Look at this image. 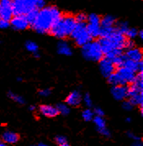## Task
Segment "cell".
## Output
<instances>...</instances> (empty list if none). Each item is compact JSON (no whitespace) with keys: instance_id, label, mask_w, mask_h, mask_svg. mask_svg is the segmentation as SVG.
<instances>
[{"instance_id":"obj_37","label":"cell","mask_w":143,"mask_h":146,"mask_svg":"<svg viewBox=\"0 0 143 146\" xmlns=\"http://www.w3.org/2000/svg\"><path fill=\"white\" fill-rule=\"evenodd\" d=\"M51 93H52L51 90L47 89H47H42L39 91V94L41 97H47L51 94Z\"/></svg>"},{"instance_id":"obj_26","label":"cell","mask_w":143,"mask_h":146,"mask_svg":"<svg viewBox=\"0 0 143 146\" xmlns=\"http://www.w3.org/2000/svg\"><path fill=\"white\" fill-rule=\"evenodd\" d=\"M56 108H57V110L58 112V114L60 113V114H61L63 116L68 115L71 112L70 107L68 106L66 104H64V103H60L56 106Z\"/></svg>"},{"instance_id":"obj_17","label":"cell","mask_w":143,"mask_h":146,"mask_svg":"<svg viewBox=\"0 0 143 146\" xmlns=\"http://www.w3.org/2000/svg\"><path fill=\"white\" fill-rule=\"evenodd\" d=\"M92 37L88 35V33L87 32V31H84L83 33H81L80 35H78V36L74 39V42L78 46L83 47L84 46L85 44H88L89 42L92 41Z\"/></svg>"},{"instance_id":"obj_48","label":"cell","mask_w":143,"mask_h":146,"mask_svg":"<svg viewBox=\"0 0 143 146\" xmlns=\"http://www.w3.org/2000/svg\"><path fill=\"white\" fill-rule=\"evenodd\" d=\"M0 126H1V123H0Z\"/></svg>"},{"instance_id":"obj_24","label":"cell","mask_w":143,"mask_h":146,"mask_svg":"<svg viewBox=\"0 0 143 146\" xmlns=\"http://www.w3.org/2000/svg\"><path fill=\"white\" fill-rule=\"evenodd\" d=\"M129 25L127 22L125 21H119L117 23H115V31L119 32V33L122 34V35H125L126 31H128L129 29Z\"/></svg>"},{"instance_id":"obj_35","label":"cell","mask_w":143,"mask_h":146,"mask_svg":"<svg viewBox=\"0 0 143 146\" xmlns=\"http://www.w3.org/2000/svg\"><path fill=\"white\" fill-rule=\"evenodd\" d=\"M37 13H38V10H34L32 12L29 13L26 16V17L27 18L29 23H30V25H31L33 22L34 21L36 17H37Z\"/></svg>"},{"instance_id":"obj_50","label":"cell","mask_w":143,"mask_h":146,"mask_svg":"<svg viewBox=\"0 0 143 146\" xmlns=\"http://www.w3.org/2000/svg\"><path fill=\"white\" fill-rule=\"evenodd\" d=\"M0 19H1V18H0Z\"/></svg>"},{"instance_id":"obj_28","label":"cell","mask_w":143,"mask_h":146,"mask_svg":"<svg viewBox=\"0 0 143 146\" xmlns=\"http://www.w3.org/2000/svg\"><path fill=\"white\" fill-rule=\"evenodd\" d=\"M115 29L114 27H101L100 31V38H105L111 35L115 32Z\"/></svg>"},{"instance_id":"obj_42","label":"cell","mask_w":143,"mask_h":146,"mask_svg":"<svg viewBox=\"0 0 143 146\" xmlns=\"http://www.w3.org/2000/svg\"><path fill=\"white\" fill-rule=\"evenodd\" d=\"M131 146H142V141H135Z\"/></svg>"},{"instance_id":"obj_44","label":"cell","mask_w":143,"mask_h":146,"mask_svg":"<svg viewBox=\"0 0 143 146\" xmlns=\"http://www.w3.org/2000/svg\"><path fill=\"white\" fill-rule=\"evenodd\" d=\"M0 146H9L8 145H7L6 143H4L2 139H0Z\"/></svg>"},{"instance_id":"obj_43","label":"cell","mask_w":143,"mask_h":146,"mask_svg":"<svg viewBox=\"0 0 143 146\" xmlns=\"http://www.w3.org/2000/svg\"><path fill=\"white\" fill-rule=\"evenodd\" d=\"M137 35H139V37L142 40L143 39V31L142 30H141V31H138V33H137Z\"/></svg>"},{"instance_id":"obj_45","label":"cell","mask_w":143,"mask_h":146,"mask_svg":"<svg viewBox=\"0 0 143 146\" xmlns=\"http://www.w3.org/2000/svg\"><path fill=\"white\" fill-rule=\"evenodd\" d=\"M29 110L30 111H34L35 110V106L34 105H30L29 107Z\"/></svg>"},{"instance_id":"obj_31","label":"cell","mask_w":143,"mask_h":146,"mask_svg":"<svg viewBox=\"0 0 143 146\" xmlns=\"http://www.w3.org/2000/svg\"><path fill=\"white\" fill-rule=\"evenodd\" d=\"M137 33H138V31H137L136 28H129L124 35H125V37L127 39L132 40V39H134V38L137 37Z\"/></svg>"},{"instance_id":"obj_16","label":"cell","mask_w":143,"mask_h":146,"mask_svg":"<svg viewBox=\"0 0 143 146\" xmlns=\"http://www.w3.org/2000/svg\"><path fill=\"white\" fill-rule=\"evenodd\" d=\"M57 50L59 54L64 55V56H71L73 53L71 47L70 46L69 44L65 40L59 41L57 46Z\"/></svg>"},{"instance_id":"obj_38","label":"cell","mask_w":143,"mask_h":146,"mask_svg":"<svg viewBox=\"0 0 143 146\" xmlns=\"http://www.w3.org/2000/svg\"><path fill=\"white\" fill-rule=\"evenodd\" d=\"M93 113H94V116L95 117H104L105 113L104 111L102 110V108H96L94 110H93Z\"/></svg>"},{"instance_id":"obj_1","label":"cell","mask_w":143,"mask_h":146,"mask_svg":"<svg viewBox=\"0 0 143 146\" xmlns=\"http://www.w3.org/2000/svg\"><path fill=\"white\" fill-rule=\"evenodd\" d=\"M62 14L56 6H45L38 11L34 21L30 25L39 34L49 33L52 27L61 17Z\"/></svg>"},{"instance_id":"obj_12","label":"cell","mask_w":143,"mask_h":146,"mask_svg":"<svg viewBox=\"0 0 143 146\" xmlns=\"http://www.w3.org/2000/svg\"><path fill=\"white\" fill-rule=\"evenodd\" d=\"M116 72L121 76V78L124 80L126 84H128V83L132 84L136 78V72L129 68H126V67H123V66L119 67Z\"/></svg>"},{"instance_id":"obj_23","label":"cell","mask_w":143,"mask_h":146,"mask_svg":"<svg viewBox=\"0 0 143 146\" xmlns=\"http://www.w3.org/2000/svg\"><path fill=\"white\" fill-rule=\"evenodd\" d=\"M88 24L101 26V17L96 13H91L88 16Z\"/></svg>"},{"instance_id":"obj_19","label":"cell","mask_w":143,"mask_h":146,"mask_svg":"<svg viewBox=\"0 0 143 146\" xmlns=\"http://www.w3.org/2000/svg\"><path fill=\"white\" fill-rule=\"evenodd\" d=\"M86 31L88 33V35L93 38H98L100 37V31H101V26H96V25H91V24H87L86 25Z\"/></svg>"},{"instance_id":"obj_13","label":"cell","mask_w":143,"mask_h":146,"mask_svg":"<svg viewBox=\"0 0 143 146\" xmlns=\"http://www.w3.org/2000/svg\"><path fill=\"white\" fill-rule=\"evenodd\" d=\"M39 113L46 117H55L58 115L56 106L50 104H42L39 107Z\"/></svg>"},{"instance_id":"obj_34","label":"cell","mask_w":143,"mask_h":146,"mask_svg":"<svg viewBox=\"0 0 143 146\" xmlns=\"http://www.w3.org/2000/svg\"><path fill=\"white\" fill-rule=\"evenodd\" d=\"M75 21L77 23H86L87 19H88V16L84 13H80L77 14L75 17Z\"/></svg>"},{"instance_id":"obj_20","label":"cell","mask_w":143,"mask_h":146,"mask_svg":"<svg viewBox=\"0 0 143 146\" xmlns=\"http://www.w3.org/2000/svg\"><path fill=\"white\" fill-rule=\"evenodd\" d=\"M115 22V17L111 15H105L101 18V27H114Z\"/></svg>"},{"instance_id":"obj_49","label":"cell","mask_w":143,"mask_h":146,"mask_svg":"<svg viewBox=\"0 0 143 146\" xmlns=\"http://www.w3.org/2000/svg\"><path fill=\"white\" fill-rule=\"evenodd\" d=\"M0 43H1V41H0Z\"/></svg>"},{"instance_id":"obj_7","label":"cell","mask_w":143,"mask_h":146,"mask_svg":"<svg viewBox=\"0 0 143 146\" xmlns=\"http://www.w3.org/2000/svg\"><path fill=\"white\" fill-rule=\"evenodd\" d=\"M9 23L16 31H24L30 26L26 16H13Z\"/></svg>"},{"instance_id":"obj_18","label":"cell","mask_w":143,"mask_h":146,"mask_svg":"<svg viewBox=\"0 0 143 146\" xmlns=\"http://www.w3.org/2000/svg\"><path fill=\"white\" fill-rule=\"evenodd\" d=\"M108 82L112 86H126V83L121 78V76L116 72L112 73L108 77Z\"/></svg>"},{"instance_id":"obj_11","label":"cell","mask_w":143,"mask_h":146,"mask_svg":"<svg viewBox=\"0 0 143 146\" xmlns=\"http://www.w3.org/2000/svg\"><path fill=\"white\" fill-rule=\"evenodd\" d=\"M82 99L83 96L80 91L74 90L69 94L65 98V104L69 107H77L80 105V104L82 103Z\"/></svg>"},{"instance_id":"obj_2","label":"cell","mask_w":143,"mask_h":146,"mask_svg":"<svg viewBox=\"0 0 143 146\" xmlns=\"http://www.w3.org/2000/svg\"><path fill=\"white\" fill-rule=\"evenodd\" d=\"M76 23L77 22L74 16L62 15L52 27L49 33L58 39H65L68 36H71Z\"/></svg>"},{"instance_id":"obj_22","label":"cell","mask_w":143,"mask_h":146,"mask_svg":"<svg viewBox=\"0 0 143 146\" xmlns=\"http://www.w3.org/2000/svg\"><path fill=\"white\" fill-rule=\"evenodd\" d=\"M86 23H76L75 27L74 28L73 31H72L71 37L72 39H75L78 35H80L81 33H83L84 31H86Z\"/></svg>"},{"instance_id":"obj_36","label":"cell","mask_w":143,"mask_h":146,"mask_svg":"<svg viewBox=\"0 0 143 146\" xmlns=\"http://www.w3.org/2000/svg\"><path fill=\"white\" fill-rule=\"evenodd\" d=\"M122 107L125 111H132L133 108V105L129 102V100H124Z\"/></svg>"},{"instance_id":"obj_29","label":"cell","mask_w":143,"mask_h":146,"mask_svg":"<svg viewBox=\"0 0 143 146\" xmlns=\"http://www.w3.org/2000/svg\"><path fill=\"white\" fill-rule=\"evenodd\" d=\"M94 117L95 116H94L93 111L91 110L90 108H86L82 113V117L85 121H92Z\"/></svg>"},{"instance_id":"obj_15","label":"cell","mask_w":143,"mask_h":146,"mask_svg":"<svg viewBox=\"0 0 143 146\" xmlns=\"http://www.w3.org/2000/svg\"><path fill=\"white\" fill-rule=\"evenodd\" d=\"M20 137L18 134L13 132V131H4L2 134V136H1V139L8 145H14V144L17 143Z\"/></svg>"},{"instance_id":"obj_30","label":"cell","mask_w":143,"mask_h":146,"mask_svg":"<svg viewBox=\"0 0 143 146\" xmlns=\"http://www.w3.org/2000/svg\"><path fill=\"white\" fill-rule=\"evenodd\" d=\"M122 54H124L123 53V50H121V49H113V50L110 51L109 53L105 54V58H108V59L110 60H113L114 58L119 57V56H121Z\"/></svg>"},{"instance_id":"obj_25","label":"cell","mask_w":143,"mask_h":146,"mask_svg":"<svg viewBox=\"0 0 143 146\" xmlns=\"http://www.w3.org/2000/svg\"><path fill=\"white\" fill-rule=\"evenodd\" d=\"M7 96L11 99L13 101L16 102L17 104H24L26 103V100L24 99L23 96L20 95L18 94H16L13 92V91H9L7 93Z\"/></svg>"},{"instance_id":"obj_40","label":"cell","mask_w":143,"mask_h":146,"mask_svg":"<svg viewBox=\"0 0 143 146\" xmlns=\"http://www.w3.org/2000/svg\"><path fill=\"white\" fill-rule=\"evenodd\" d=\"M124 48H127V49H131V48H134V42L132 40L127 39L126 43H125V47H124Z\"/></svg>"},{"instance_id":"obj_6","label":"cell","mask_w":143,"mask_h":146,"mask_svg":"<svg viewBox=\"0 0 143 146\" xmlns=\"http://www.w3.org/2000/svg\"><path fill=\"white\" fill-rule=\"evenodd\" d=\"M13 17L12 1L9 0L0 1V18L4 21H10Z\"/></svg>"},{"instance_id":"obj_5","label":"cell","mask_w":143,"mask_h":146,"mask_svg":"<svg viewBox=\"0 0 143 146\" xmlns=\"http://www.w3.org/2000/svg\"><path fill=\"white\" fill-rule=\"evenodd\" d=\"M81 52L85 59L92 62H99L104 56L98 41H91L85 44L82 47Z\"/></svg>"},{"instance_id":"obj_27","label":"cell","mask_w":143,"mask_h":146,"mask_svg":"<svg viewBox=\"0 0 143 146\" xmlns=\"http://www.w3.org/2000/svg\"><path fill=\"white\" fill-rule=\"evenodd\" d=\"M26 48L27 49V51L32 53L33 54L39 53V46L34 41H30V40L27 41L26 43Z\"/></svg>"},{"instance_id":"obj_4","label":"cell","mask_w":143,"mask_h":146,"mask_svg":"<svg viewBox=\"0 0 143 146\" xmlns=\"http://www.w3.org/2000/svg\"><path fill=\"white\" fill-rule=\"evenodd\" d=\"M126 40L127 38L125 37V35L115 31V32L110 36L105 38H100L98 43L105 55L113 49L122 50L125 47Z\"/></svg>"},{"instance_id":"obj_14","label":"cell","mask_w":143,"mask_h":146,"mask_svg":"<svg viewBox=\"0 0 143 146\" xmlns=\"http://www.w3.org/2000/svg\"><path fill=\"white\" fill-rule=\"evenodd\" d=\"M128 59L133 61L135 62H138L142 61V51L141 48H132L131 49H128L126 53L124 54Z\"/></svg>"},{"instance_id":"obj_39","label":"cell","mask_w":143,"mask_h":146,"mask_svg":"<svg viewBox=\"0 0 143 146\" xmlns=\"http://www.w3.org/2000/svg\"><path fill=\"white\" fill-rule=\"evenodd\" d=\"M127 135L129 136V138H130L132 139L134 142L135 141H141L142 140V138L140 137V136H138L137 135H135L134 133L131 132V131H129V132L127 133Z\"/></svg>"},{"instance_id":"obj_9","label":"cell","mask_w":143,"mask_h":146,"mask_svg":"<svg viewBox=\"0 0 143 146\" xmlns=\"http://www.w3.org/2000/svg\"><path fill=\"white\" fill-rule=\"evenodd\" d=\"M92 121H93V122H94V124L96 126L98 131L101 135H103L105 137H111V133L110 131V130L106 126V121L104 119V117H94Z\"/></svg>"},{"instance_id":"obj_46","label":"cell","mask_w":143,"mask_h":146,"mask_svg":"<svg viewBox=\"0 0 143 146\" xmlns=\"http://www.w3.org/2000/svg\"><path fill=\"white\" fill-rule=\"evenodd\" d=\"M125 121H127V122H129H129L132 121V118H131V117H127V118L125 119Z\"/></svg>"},{"instance_id":"obj_10","label":"cell","mask_w":143,"mask_h":146,"mask_svg":"<svg viewBox=\"0 0 143 146\" xmlns=\"http://www.w3.org/2000/svg\"><path fill=\"white\" fill-rule=\"evenodd\" d=\"M128 91H129V86H112L111 90L113 98L118 101L125 100L126 98H128Z\"/></svg>"},{"instance_id":"obj_33","label":"cell","mask_w":143,"mask_h":146,"mask_svg":"<svg viewBox=\"0 0 143 146\" xmlns=\"http://www.w3.org/2000/svg\"><path fill=\"white\" fill-rule=\"evenodd\" d=\"M82 102H84V104H85V106L88 107V108L92 106V100L91 96L89 95V94H88V93L85 94L83 96Z\"/></svg>"},{"instance_id":"obj_8","label":"cell","mask_w":143,"mask_h":146,"mask_svg":"<svg viewBox=\"0 0 143 146\" xmlns=\"http://www.w3.org/2000/svg\"><path fill=\"white\" fill-rule=\"evenodd\" d=\"M115 66L113 64V62L111 60L103 58L101 60L99 61V69L100 72L102 74V76H104L105 77H108L109 76H111L112 73L115 72Z\"/></svg>"},{"instance_id":"obj_3","label":"cell","mask_w":143,"mask_h":146,"mask_svg":"<svg viewBox=\"0 0 143 146\" xmlns=\"http://www.w3.org/2000/svg\"><path fill=\"white\" fill-rule=\"evenodd\" d=\"M46 6L43 0H15L12 1L13 16H26L34 10H40Z\"/></svg>"},{"instance_id":"obj_41","label":"cell","mask_w":143,"mask_h":146,"mask_svg":"<svg viewBox=\"0 0 143 146\" xmlns=\"http://www.w3.org/2000/svg\"><path fill=\"white\" fill-rule=\"evenodd\" d=\"M10 27V23L7 21H4L0 19V29H7V27Z\"/></svg>"},{"instance_id":"obj_32","label":"cell","mask_w":143,"mask_h":146,"mask_svg":"<svg viewBox=\"0 0 143 146\" xmlns=\"http://www.w3.org/2000/svg\"><path fill=\"white\" fill-rule=\"evenodd\" d=\"M56 143L58 145V146H70V144L68 143L66 137L63 135H57L55 138Z\"/></svg>"},{"instance_id":"obj_21","label":"cell","mask_w":143,"mask_h":146,"mask_svg":"<svg viewBox=\"0 0 143 146\" xmlns=\"http://www.w3.org/2000/svg\"><path fill=\"white\" fill-rule=\"evenodd\" d=\"M129 102L133 106H139L140 109H142L143 108V93L137 94L135 95H132L129 97Z\"/></svg>"},{"instance_id":"obj_47","label":"cell","mask_w":143,"mask_h":146,"mask_svg":"<svg viewBox=\"0 0 143 146\" xmlns=\"http://www.w3.org/2000/svg\"><path fill=\"white\" fill-rule=\"evenodd\" d=\"M17 80H18V81H20V80H22V78H20V77H18V78H17Z\"/></svg>"}]
</instances>
